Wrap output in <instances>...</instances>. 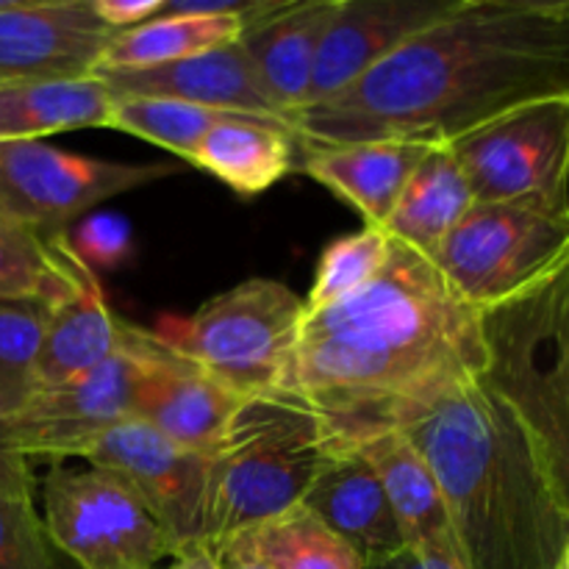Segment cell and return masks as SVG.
Segmentation results:
<instances>
[{
	"mask_svg": "<svg viewBox=\"0 0 569 569\" xmlns=\"http://www.w3.org/2000/svg\"><path fill=\"white\" fill-rule=\"evenodd\" d=\"M126 326L128 320L111 311L98 276L89 278L72 298L50 309L37 356V389L70 383L120 353Z\"/></svg>",
	"mask_w": 569,
	"mask_h": 569,
	"instance_id": "cell-22",
	"label": "cell"
},
{
	"mask_svg": "<svg viewBox=\"0 0 569 569\" xmlns=\"http://www.w3.org/2000/svg\"><path fill=\"white\" fill-rule=\"evenodd\" d=\"M0 489L33 498V472L28 459L11 450L3 439H0Z\"/></svg>",
	"mask_w": 569,
	"mask_h": 569,
	"instance_id": "cell-35",
	"label": "cell"
},
{
	"mask_svg": "<svg viewBox=\"0 0 569 569\" xmlns=\"http://www.w3.org/2000/svg\"><path fill=\"white\" fill-rule=\"evenodd\" d=\"M217 545H231L267 569H367L365 559L303 506Z\"/></svg>",
	"mask_w": 569,
	"mask_h": 569,
	"instance_id": "cell-27",
	"label": "cell"
},
{
	"mask_svg": "<svg viewBox=\"0 0 569 569\" xmlns=\"http://www.w3.org/2000/svg\"><path fill=\"white\" fill-rule=\"evenodd\" d=\"M569 253V203H472L428 256L456 298L483 311L553 270Z\"/></svg>",
	"mask_w": 569,
	"mask_h": 569,
	"instance_id": "cell-7",
	"label": "cell"
},
{
	"mask_svg": "<svg viewBox=\"0 0 569 569\" xmlns=\"http://www.w3.org/2000/svg\"><path fill=\"white\" fill-rule=\"evenodd\" d=\"M337 9L339 0H261L239 33V44L287 122L306 106L317 53Z\"/></svg>",
	"mask_w": 569,
	"mask_h": 569,
	"instance_id": "cell-17",
	"label": "cell"
},
{
	"mask_svg": "<svg viewBox=\"0 0 569 569\" xmlns=\"http://www.w3.org/2000/svg\"><path fill=\"white\" fill-rule=\"evenodd\" d=\"M42 526L78 569H161L178 550L117 472L50 461L42 478Z\"/></svg>",
	"mask_w": 569,
	"mask_h": 569,
	"instance_id": "cell-8",
	"label": "cell"
},
{
	"mask_svg": "<svg viewBox=\"0 0 569 569\" xmlns=\"http://www.w3.org/2000/svg\"><path fill=\"white\" fill-rule=\"evenodd\" d=\"M483 311L445 283L426 256L392 242L378 278L306 315L278 389L300 395L333 442L359 445L483 378Z\"/></svg>",
	"mask_w": 569,
	"mask_h": 569,
	"instance_id": "cell-2",
	"label": "cell"
},
{
	"mask_svg": "<svg viewBox=\"0 0 569 569\" xmlns=\"http://www.w3.org/2000/svg\"><path fill=\"white\" fill-rule=\"evenodd\" d=\"M389 248H392V239L381 228L372 226L333 239L317 261L315 283L303 298L306 315L331 309L365 289L387 264Z\"/></svg>",
	"mask_w": 569,
	"mask_h": 569,
	"instance_id": "cell-29",
	"label": "cell"
},
{
	"mask_svg": "<svg viewBox=\"0 0 569 569\" xmlns=\"http://www.w3.org/2000/svg\"><path fill=\"white\" fill-rule=\"evenodd\" d=\"M114 37L92 0H9L0 9V83L94 78Z\"/></svg>",
	"mask_w": 569,
	"mask_h": 569,
	"instance_id": "cell-14",
	"label": "cell"
},
{
	"mask_svg": "<svg viewBox=\"0 0 569 569\" xmlns=\"http://www.w3.org/2000/svg\"><path fill=\"white\" fill-rule=\"evenodd\" d=\"M450 148L476 203H569V98L509 111Z\"/></svg>",
	"mask_w": 569,
	"mask_h": 569,
	"instance_id": "cell-10",
	"label": "cell"
},
{
	"mask_svg": "<svg viewBox=\"0 0 569 569\" xmlns=\"http://www.w3.org/2000/svg\"><path fill=\"white\" fill-rule=\"evenodd\" d=\"M233 111L203 109V106L181 103L164 98H137V94H111L109 126L111 131L131 133L150 144L170 150L181 159H192L200 139L228 120Z\"/></svg>",
	"mask_w": 569,
	"mask_h": 569,
	"instance_id": "cell-28",
	"label": "cell"
},
{
	"mask_svg": "<svg viewBox=\"0 0 569 569\" xmlns=\"http://www.w3.org/2000/svg\"><path fill=\"white\" fill-rule=\"evenodd\" d=\"M94 272L64 237L44 239L0 220V300L64 303Z\"/></svg>",
	"mask_w": 569,
	"mask_h": 569,
	"instance_id": "cell-25",
	"label": "cell"
},
{
	"mask_svg": "<svg viewBox=\"0 0 569 569\" xmlns=\"http://www.w3.org/2000/svg\"><path fill=\"white\" fill-rule=\"evenodd\" d=\"M553 569H569V539H567L565 550H561L559 561H556V565H553Z\"/></svg>",
	"mask_w": 569,
	"mask_h": 569,
	"instance_id": "cell-38",
	"label": "cell"
},
{
	"mask_svg": "<svg viewBox=\"0 0 569 569\" xmlns=\"http://www.w3.org/2000/svg\"><path fill=\"white\" fill-rule=\"evenodd\" d=\"M67 242L89 270H114L131 256V222L114 211L81 217L76 231L67 233Z\"/></svg>",
	"mask_w": 569,
	"mask_h": 569,
	"instance_id": "cell-32",
	"label": "cell"
},
{
	"mask_svg": "<svg viewBox=\"0 0 569 569\" xmlns=\"http://www.w3.org/2000/svg\"><path fill=\"white\" fill-rule=\"evenodd\" d=\"M553 98H569V0H459L361 81L289 126L303 148L453 142Z\"/></svg>",
	"mask_w": 569,
	"mask_h": 569,
	"instance_id": "cell-1",
	"label": "cell"
},
{
	"mask_svg": "<svg viewBox=\"0 0 569 569\" xmlns=\"http://www.w3.org/2000/svg\"><path fill=\"white\" fill-rule=\"evenodd\" d=\"M300 142L292 126L276 117L231 114L194 148L189 164L209 172L242 198H256L298 172Z\"/></svg>",
	"mask_w": 569,
	"mask_h": 569,
	"instance_id": "cell-20",
	"label": "cell"
},
{
	"mask_svg": "<svg viewBox=\"0 0 569 569\" xmlns=\"http://www.w3.org/2000/svg\"><path fill=\"white\" fill-rule=\"evenodd\" d=\"M433 142L422 139H378V142L303 148L298 172H306L331 189L339 200L353 206L365 226H387L406 181Z\"/></svg>",
	"mask_w": 569,
	"mask_h": 569,
	"instance_id": "cell-19",
	"label": "cell"
},
{
	"mask_svg": "<svg viewBox=\"0 0 569 569\" xmlns=\"http://www.w3.org/2000/svg\"><path fill=\"white\" fill-rule=\"evenodd\" d=\"M94 78L111 94L181 100V103L203 106V109L283 120L281 109L261 83L259 72L250 64L239 39L222 44V48L172 61V64L148 67V70L98 72Z\"/></svg>",
	"mask_w": 569,
	"mask_h": 569,
	"instance_id": "cell-16",
	"label": "cell"
},
{
	"mask_svg": "<svg viewBox=\"0 0 569 569\" xmlns=\"http://www.w3.org/2000/svg\"><path fill=\"white\" fill-rule=\"evenodd\" d=\"M50 309L42 300H0V417L37 392V356Z\"/></svg>",
	"mask_w": 569,
	"mask_h": 569,
	"instance_id": "cell-30",
	"label": "cell"
},
{
	"mask_svg": "<svg viewBox=\"0 0 569 569\" xmlns=\"http://www.w3.org/2000/svg\"><path fill=\"white\" fill-rule=\"evenodd\" d=\"M259 6L261 0H253L250 11L237 17H156L133 31L117 33L100 59L98 72L148 70L237 42Z\"/></svg>",
	"mask_w": 569,
	"mask_h": 569,
	"instance_id": "cell-26",
	"label": "cell"
},
{
	"mask_svg": "<svg viewBox=\"0 0 569 569\" xmlns=\"http://www.w3.org/2000/svg\"><path fill=\"white\" fill-rule=\"evenodd\" d=\"M456 3L459 0H339L300 111L353 87L411 37L442 20Z\"/></svg>",
	"mask_w": 569,
	"mask_h": 569,
	"instance_id": "cell-15",
	"label": "cell"
},
{
	"mask_svg": "<svg viewBox=\"0 0 569 569\" xmlns=\"http://www.w3.org/2000/svg\"><path fill=\"white\" fill-rule=\"evenodd\" d=\"M398 431L431 467L467 569H553L569 517L481 378L450 389Z\"/></svg>",
	"mask_w": 569,
	"mask_h": 569,
	"instance_id": "cell-3",
	"label": "cell"
},
{
	"mask_svg": "<svg viewBox=\"0 0 569 569\" xmlns=\"http://www.w3.org/2000/svg\"><path fill=\"white\" fill-rule=\"evenodd\" d=\"M367 569H467L465 559L459 553H445V550L431 548H409L398 550L389 559L376 561Z\"/></svg>",
	"mask_w": 569,
	"mask_h": 569,
	"instance_id": "cell-34",
	"label": "cell"
},
{
	"mask_svg": "<svg viewBox=\"0 0 569 569\" xmlns=\"http://www.w3.org/2000/svg\"><path fill=\"white\" fill-rule=\"evenodd\" d=\"M211 553H214L217 565L222 569H267L261 561L250 559L248 553L231 548V545H211Z\"/></svg>",
	"mask_w": 569,
	"mask_h": 569,
	"instance_id": "cell-36",
	"label": "cell"
},
{
	"mask_svg": "<svg viewBox=\"0 0 569 569\" xmlns=\"http://www.w3.org/2000/svg\"><path fill=\"white\" fill-rule=\"evenodd\" d=\"M78 459L117 472L164 528L178 556L209 548V459L170 442L139 420L94 439Z\"/></svg>",
	"mask_w": 569,
	"mask_h": 569,
	"instance_id": "cell-11",
	"label": "cell"
},
{
	"mask_svg": "<svg viewBox=\"0 0 569 569\" xmlns=\"http://www.w3.org/2000/svg\"><path fill=\"white\" fill-rule=\"evenodd\" d=\"M353 448L376 470L406 545L461 556L442 489L420 450L411 445V439L392 428V431L376 433Z\"/></svg>",
	"mask_w": 569,
	"mask_h": 569,
	"instance_id": "cell-21",
	"label": "cell"
},
{
	"mask_svg": "<svg viewBox=\"0 0 569 569\" xmlns=\"http://www.w3.org/2000/svg\"><path fill=\"white\" fill-rule=\"evenodd\" d=\"M128 328V326H126ZM133 411V356L122 350L94 370L53 389H37L11 415L0 417V439L31 459H78L89 445Z\"/></svg>",
	"mask_w": 569,
	"mask_h": 569,
	"instance_id": "cell-12",
	"label": "cell"
},
{
	"mask_svg": "<svg viewBox=\"0 0 569 569\" xmlns=\"http://www.w3.org/2000/svg\"><path fill=\"white\" fill-rule=\"evenodd\" d=\"M6 3H9V0H0V9H3V6H6Z\"/></svg>",
	"mask_w": 569,
	"mask_h": 569,
	"instance_id": "cell-39",
	"label": "cell"
},
{
	"mask_svg": "<svg viewBox=\"0 0 569 569\" xmlns=\"http://www.w3.org/2000/svg\"><path fill=\"white\" fill-rule=\"evenodd\" d=\"M111 92L98 78L0 83V142L109 126Z\"/></svg>",
	"mask_w": 569,
	"mask_h": 569,
	"instance_id": "cell-24",
	"label": "cell"
},
{
	"mask_svg": "<svg viewBox=\"0 0 569 569\" xmlns=\"http://www.w3.org/2000/svg\"><path fill=\"white\" fill-rule=\"evenodd\" d=\"M100 20L117 33L133 31L144 22L156 20L164 0H92Z\"/></svg>",
	"mask_w": 569,
	"mask_h": 569,
	"instance_id": "cell-33",
	"label": "cell"
},
{
	"mask_svg": "<svg viewBox=\"0 0 569 569\" xmlns=\"http://www.w3.org/2000/svg\"><path fill=\"white\" fill-rule=\"evenodd\" d=\"M33 498L0 489V569H59Z\"/></svg>",
	"mask_w": 569,
	"mask_h": 569,
	"instance_id": "cell-31",
	"label": "cell"
},
{
	"mask_svg": "<svg viewBox=\"0 0 569 569\" xmlns=\"http://www.w3.org/2000/svg\"><path fill=\"white\" fill-rule=\"evenodd\" d=\"M472 203L470 183L450 142H433L406 181L383 233L428 259Z\"/></svg>",
	"mask_w": 569,
	"mask_h": 569,
	"instance_id": "cell-23",
	"label": "cell"
},
{
	"mask_svg": "<svg viewBox=\"0 0 569 569\" xmlns=\"http://www.w3.org/2000/svg\"><path fill=\"white\" fill-rule=\"evenodd\" d=\"M178 172L176 164H126L67 153L44 142H0V220L56 239L103 200Z\"/></svg>",
	"mask_w": 569,
	"mask_h": 569,
	"instance_id": "cell-9",
	"label": "cell"
},
{
	"mask_svg": "<svg viewBox=\"0 0 569 569\" xmlns=\"http://www.w3.org/2000/svg\"><path fill=\"white\" fill-rule=\"evenodd\" d=\"M306 303L272 278H250L189 317H161L156 337L237 395L278 389Z\"/></svg>",
	"mask_w": 569,
	"mask_h": 569,
	"instance_id": "cell-6",
	"label": "cell"
},
{
	"mask_svg": "<svg viewBox=\"0 0 569 569\" xmlns=\"http://www.w3.org/2000/svg\"><path fill=\"white\" fill-rule=\"evenodd\" d=\"M483 387L520 428L569 517V253L515 298L483 309Z\"/></svg>",
	"mask_w": 569,
	"mask_h": 569,
	"instance_id": "cell-4",
	"label": "cell"
},
{
	"mask_svg": "<svg viewBox=\"0 0 569 569\" xmlns=\"http://www.w3.org/2000/svg\"><path fill=\"white\" fill-rule=\"evenodd\" d=\"M161 569H222V567L217 565L211 548H194V550H187V553L176 556L170 567H161Z\"/></svg>",
	"mask_w": 569,
	"mask_h": 569,
	"instance_id": "cell-37",
	"label": "cell"
},
{
	"mask_svg": "<svg viewBox=\"0 0 569 569\" xmlns=\"http://www.w3.org/2000/svg\"><path fill=\"white\" fill-rule=\"evenodd\" d=\"M126 348L133 356V420L170 442L209 456L226 433L242 395L183 359L156 331L128 322Z\"/></svg>",
	"mask_w": 569,
	"mask_h": 569,
	"instance_id": "cell-13",
	"label": "cell"
},
{
	"mask_svg": "<svg viewBox=\"0 0 569 569\" xmlns=\"http://www.w3.org/2000/svg\"><path fill=\"white\" fill-rule=\"evenodd\" d=\"M300 506L342 537L367 567L406 548L376 470L350 445L333 448Z\"/></svg>",
	"mask_w": 569,
	"mask_h": 569,
	"instance_id": "cell-18",
	"label": "cell"
},
{
	"mask_svg": "<svg viewBox=\"0 0 569 569\" xmlns=\"http://www.w3.org/2000/svg\"><path fill=\"white\" fill-rule=\"evenodd\" d=\"M333 448L328 422L300 395H248L206 456L209 548L298 509Z\"/></svg>",
	"mask_w": 569,
	"mask_h": 569,
	"instance_id": "cell-5",
	"label": "cell"
}]
</instances>
